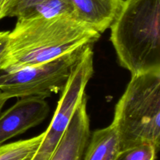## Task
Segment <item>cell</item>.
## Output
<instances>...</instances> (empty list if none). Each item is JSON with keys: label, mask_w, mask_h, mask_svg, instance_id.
I'll list each match as a JSON object with an SVG mask.
<instances>
[{"label": "cell", "mask_w": 160, "mask_h": 160, "mask_svg": "<svg viewBox=\"0 0 160 160\" xmlns=\"http://www.w3.org/2000/svg\"><path fill=\"white\" fill-rule=\"evenodd\" d=\"M14 0H0V20L5 18L6 12Z\"/></svg>", "instance_id": "cell-15"}, {"label": "cell", "mask_w": 160, "mask_h": 160, "mask_svg": "<svg viewBox=\"0 0 160 160\" xmlns=\"http://www.w3.org/2000/svg\"><path fill=\"white\" fill-rule=\"evenodd\" d=\"M120 150V142L112 123L90 134L81 160H116Z\"/></svg>", "instance_id": "cell-9"}, {"label": "cell", "mask_w": 160, "mask_h": 160, "mask_svg": "<svg viewBox=\"0 0 160 160\" xmlns=\"http://www.w3.org/2000/svg\"><path fill=\"white\" fill-rule=\"evenodd\" d=\"M31 158H32V157H30V158H28V159H25V160H30V159H31Z\"/></svg>", "instance_id": "cell-17"}, {"label": "cell", "mask_w": 160, "mask_h": 160, "mask_svg": "<svg viewBox=\"0 0 160 160\" xmlns=\"http://www.w3.org/2000/svg\"><path fill=\"white\" fill-rule=\"evenodd\" d=\"M9 99V97H8L4 92L0 91V113H1L2 109L4 105L6 104V102H7Z\"/></svg>", "instance_id": "cell-16"}, {"label": "cell", "mask_w": 160, "mask_h": 160, "mask_svg": "<svg viewBox=\"0 0 160 160\" xmlns=\"http://www.w3.org/2000/svg\"><path fill=\"white\" fill-rule=\"evenodd\" d=\"M72 16L102 34L110 28L123 0H70Z\"/></svg>", "instance_id": "cell-8"}, {"label": "cell", "mask_w": 160, "mask_h": 160, "mask_svg": "<svg viewBox=\"0 0 160 160\" xmlns=\"http://www.w3.org/2000/svg\"><path fill=\"white\" fill-rule=\"evenodd\" d=\"M72 12L73 9L70 0H45L28 9L20 17H52L66 14L72 15Z\"/></svg>", "instance_id": "cell-11"}, {"label": "cell", "mask_w": 160, "mask_h": 160, "mask_svg": "<svg viewBox=\"0 0 160 160\" xmlns=\"http://www.w3.org/2000/svg\"><path fill=\"white\" fill-rule=\"evenodd\" d=\"M45 0H14L6 12L5 17L19 18L25 13L28 9L37 6Z\"/></svg>", "instance_id": "cell-13"}, {"label": "cell", "mask_w": 160, "mask_h": 160, "mask_svg": "<svg viewBox=\"0 0 160 160\" xmlns=\"http://www.w3.org/2000/svg\"><path fill=\"white\" fill-rule=\"evenodd\" d=\"M109 28L119 62L131 76L160 72V0H123Z\"/></svg>", "instance_id": "cell-2"}, {"label": "cell", "mask_w": 160, "mask_h": 160, "mask_svg": "<svg viewBox=\"0 0 160 160\" xmlns=\"http://www.w3.org/2000/svg\"><path fill=\"white\" fill-rule=\"evenodd\" d=\"M45 133L29 139L0 145V160H25L32 157L40 146Z\"/></svg>", "instance_id": "cell-10"}, {"label": "cell", "mask_w": 160, "mask_h": 160, "mask_svg": "<svg viewBox=\"0 0 160 160\" xmlns=\"http://www.w3.org/2000/svg\"><path fill=\"white\" fill-rule=\"evenodd\" d=\"M90 134L85 97L75 110L68 128L48 160H81Z\"/></svg>", "instance_id": "cell-7"}, {"label": "cell", "mask_w": 160, "mask_h": 160, "mask_svg": "<svg viewBox=\"0 0 160 160\" xmlns=\"http://www.w3.org/2000/svg\"><path fill=\"white\" fill-rule=\"evenodd\" d=\"M49 111L50 107L45 98H20L0 113V145L42 123Z\"/></svg>", "instance_id": "cell-6"}, {"label": "cell", "mask_w": 160, "mask_h": 160, "mask_svg": "<svg viewBox=\"0 0 160 160\" xmlns=\"http://www.w3.org/2000/svg\"><path fill=\"white\" fill-rule=\"evenodd\" d=\"M95 30L72 15L17 18L9 31L7 51L0 71L38 65L93 45L100 38Z\"/></svg>", "instance_id": "cell-1"}, {"label": "cell", "mask_w": 160, "mask_h": 160, "mask_svg": "<svg viewBox=\"0 0 160 160\" xmlns=\"http://www.w3.org/2000/svg\"><path fill=\"white\" fill-rule=\"evenodd\" d=\"M159 150L152 144H141L121 150L116 160H156Z\"/></svg>", "instance_id": "cell-12"}, {"label": "cell", "mask_w": 160, "mask_h": 160, "mask_svg": "<svg viewBox=\"0 0 160 160\" xmlns=\"http://www.w3.org/2000/svg\"><path fill=\"white\" fill-rule=\"evenodd\" d=\"M93 56L92 45H88L73 68L40 146L30 160H48L56 150L75 110L86 97V87L94 73Z\"/></svg>", "instance_id": "cell-5"}, {"label": "cell", "mask_w": 160, "mask_h": 160, "mask_svg": "<svg viewBox=\"0 0 160 160\" xmlns=\"http://www.w3.org/2000/svg\"><path fill=\"white\" fill-rule=\"evenodd\" d=\"M9 31H0V70L7 51Z\"/></svg>", "instance_id": "cell-14"}, {"label": "cell", "mask_w": 160, "mask_h": 160, "mask_svg": "<svg viewBox=\"0 0 160 160\" xmlns=\"http://www.w3.org/2000/svg\"><path fill=\"white\" fill-rule=\"evenodd\" d=\"M88 46L43 63L11 72L0 71V91L9 98H45L62 92Z\"/></svg>", "instance_id": "cell-4"}, {"label": "cell", "mask_w": 160, "mask_h": 160, "mask_svg": "<svg viewBox=\"0 0 160 160\" xmlns=\"http://www.w3.org/2000/svg\"><path fill=\"white\" fill-rule=\"evenodd\" d=\"M112 123L121 150L145 143L159 149L160 72L131 76L116 105Z\"/></svg>", "instance_id": "cell-3"}]
</instances>
